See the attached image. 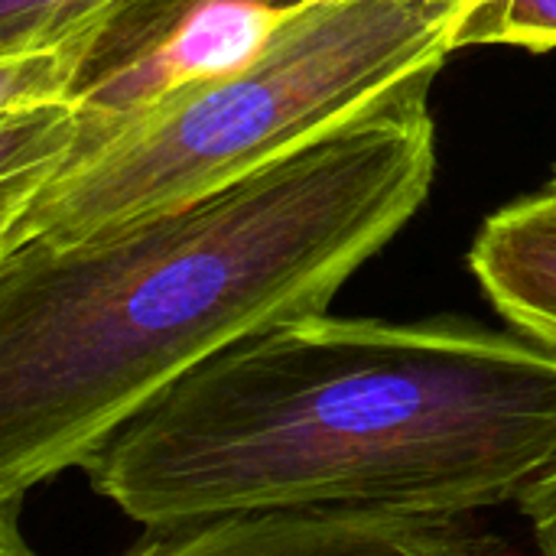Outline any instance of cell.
Masks as SVG:
<instances>
[{
  "mask_svg": "<svg viewBox=\"0 0 556 556\" xmlns=\"http://www.w3.org/2000/svg\"><path fill=\"white\" fill-rule=\"evenodd\" d=\"M556 463V349L466 319L306 316L231 345L81 466L143 531L264 511L456 518Z\"/></svg>",
  "mask_w": 556,
  "mask_h": 556,
  "instance_id": "2",
  "label": "cell"
},
{
  "mask_svg": "<svg viewBox=\"0 0 556 556\" xmlns=\"http://www.w3.org/2000/svg\"><path fill=\"white\" fill-rule=\"evenodd\" d=\"M433 176L417 88L195 199L0 254V498L81 469L231 345L329 313Z\"/></svg>",
  "mask_w": 556,
  "mask_h": 556,
  "instance_id": "1",
  "label": "cell"
},
{
  "mask_svg": "<svg viewBox=\"0 0 556 556\" xmlns=\"http://www.w3.org/2000/svg\"><path fill=\"white\" fill-rule=\"evenodd\" d=\"M469 267L515 332L556 349V192L544 189L495 212L472 251Z\"/></svg>",
  "mask_w": 556,
  "mask_h": 556,
  "instance_id": "5",
  "label": "cell"
},
{
  "mask_svg": "<svg viewBox=\"0 0 556 556\" xmlns=\"http://www.w3.org/2000/svg\"><path fill=\"white\" fill-rule=\"evenodd\" d=\"M469 3H476V0H466V7H469Z\"/></svg>",
  "mask_w": 556,
  "mask_h": 556,
  "instance_id": "11",
  "label": "cell"
},
{
  "mask_svg": "<svg viewBox=\"0 0 556 556\" xmlns=\"http://www.w3.org/2000/svg\"><path fill=\"white\" fill-rule=\"evenodd\" d=\"M26 495H7L0 498V556H33L26 547V538L20 534V515H23Z\"/></svg>",
  "mask_w": 556,
  "mask_h": 556,
  "instance_id": "9",
  "label": "cell"
},
{
  "mask_svg": "<svg viewBox=\"0 0 556 556\" xmlns=\"http://www.w3.org/2000/svg\"><path fill=\"white\" fill-rule=\"evenodd\" d=\"M121 556H492L450 518L264 511L147 531Z\"/></svg>",
  "mask_w": 556,
  "mask_h": 556,
  "instance_id": "4",
  "label": "cell"
},
{
  "mask_svg": "<svg viewBox=\"0 0 556 556\" xmlns=\"http://www.w3.org/2000/svg\"><path fill=\"white\" fill-rule=\"evenodd\" d=\"M463 10L466 0H319L283 16L244 62L186 78L91 134L0 212V254L195 199L430 88Z\"/></svg>",
  "mask_w": 556,
  "mask_h": 556,
  "instance_id": "3",
  "label": "cell"
},
{
  "mask_svg": "<svg viewBox=\"0 0 556 556\" xmlns=\"http://www.w3.org/2000/svg\"><path fill=\"white\" fill-rule=\"evenodd\" d=\"M518 505L534 528V541L541 554L556 556V463L525 489Z\"/></svg>",
  "mask_w": 556,
  "mask_h": 556,
  "instance_id": "8",
  "label": "cell"
},
{
  "mask_svg": "<svg viewBox=\"0 0 556 556\" xmlns=\"http://www.w3.org/2000/svg\"><path fill=\"white\" fill-rule=\"evenodd\" d=\"M466 46L556 49V0H476L453 29V52Z\"/></svg>",
  "mask_w": 556,
  "mask_h": 556,
  "instance_id": "6",
  "label": "cell"
},
{
  "mask_svg": "<svg viewBox=\"0 0 556 556\" xmlns=\"http://www.w3.org/2000/svg\"><path fill=\"white\" fill-rule=\"evenodd\" d=\"M547 189H554L556 192V166H554V173H551V182H547Z\"/></svg>",
  "mask_w": 556,
  "mask_h": 556,
  "instance_id": "10",
  "label": "cell"
},
{
  "mask_svg": "<svg viewBox=\"0 0 556 556\" xmlns=\"http://www.w3.org/2000/svg\"><path fill=\"white\" fill-rule=\"evenodd\" d=\"M111 3L114 0H0V62L62 46Z\"/></svg>",
  "mask_w": 556,
  "mask_h": 556,
  "instance_id": "7",
  "label": "cell"
}]
</instances>
